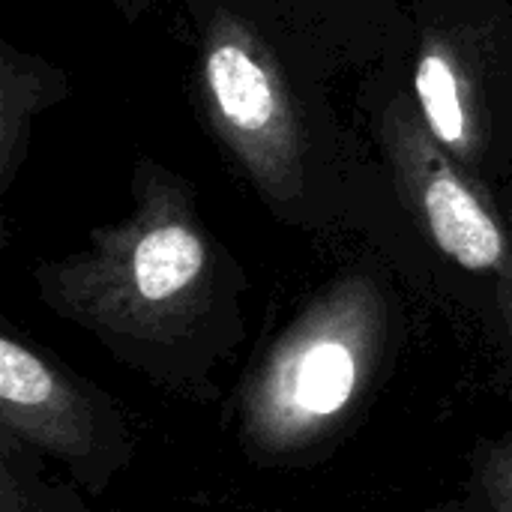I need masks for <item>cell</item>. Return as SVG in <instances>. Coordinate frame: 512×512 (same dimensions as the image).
<instances>
[{
  "label": "cell",
  "instance_id": "1",
  "mask_svg": "<svg viewBox=\"0 0 512 512\" xmlns=\"http://www.w3.org/2000/svg\"><path fill=\"white\" fill-rule=\"evenodd\" d=\"M33 279L54 315L96 336L156 390L198 405L222 396L216 372L243 333L237 285L174 180L147 174L129 219L39 264Z\"/></svg>",
  "mask_w": 512,
  "mask_h": 512
},
{
  "label": "cell",
  "instance_id": "2",
  "mask_svg": "<svg viewBox=\"0 0 512 512\" xmlns=\"http://www.w3.org/2000/svg\"><path fill=\"white\" fill-rule=\"evenodd\" d=\"M393 306L369 273L327 282L249 363L228 399L240 453L261 471L333 459L393 363Z\"/></svg>",
  "mask_w": 512,
  "mask_h": 512
},
{
  "label": "cell",
  "instance_id": "3",
  "mask_svg": "<svg viewBox=\"0 0 512 512\" xmlns=\"http://www.w3.org/2000/svg\"><path fill=\"white\" fill-rule=\"evenodd\" d=\"M0 432L57 462L87 495H105L135 462L126 408L12 327L0 333Z\"/></svg>",
  "mask_w": 512,
  "mask_h": 512
},
{
  "label": "cell",
  "instance_id": "4",
  "mask_svg": "<svg viewBox=\"0 0 512 512\" xmlns=\"http://www.w3.org/2000/svg\"><path fill=\"white\" fill-rule=\"evenodd\" d=\"M213 129L249 180L288 201L303 189V132L291 87L267 42L240 18H213L201 57Z\"/></svg>",
  "mask_w": 512,
  "mask_h": 512
},
{
  "label": "cell",
  "instance_id": "5",
  "mask_svg": "<svg viewBox=\"0 0 512 512\" xmlns=\"http://www.w3.org/2000/svg\"><path fill=\"white\" fill-rule=\"evenodd\" d=\"M387 150L405 204L429 240L459 270L492 282L501 339L512 351V234L432 138L426 123L402 102L387 114Z\"/></svg>",
  "mask_w": 512,
  "mask_h": 512
},
{
  "label": "cell",
  "instance_id": "6",
  "mask_svg": "<svg viewBox=\"0 0 512 512\" xmlns=\"http://www.w3.org/2000/svg\"><path fill=\"white\" fill-rule=\"evenodd\" d=\"M414 93L420 117L432 138L456 159L477 162L480 126L474 114V96L456 51L441 36H426L417 66Z\"/></svg>",
  "mask_w": 512,
  "mask_h": 512
},
{
  "label": "cell",
  "instance_id": "7",
  "mask_svg": "<svg viewBox=\"0 0 512 512\" xmlns=\"http://www.w3.org/2000/svg\"><path fill=\"white\" fill-rule=\"evenodd\" d=\"M87 492L48 474V459L0 432V512H90Z\"/></svg>",
  "mask_w": 512,
  "mask_h": 512
},
{
  "label": "cell",
  "instance_id": "8",
  "mask_svg": "<svg viewBox=\"0 0 512 512\" xmlns=\"http://www.w3.org/2000/svg\"><path fill=\"white\" fill-rule=\"evenodd\" d=\"M423 512H512V426L477 438L459 489Z\"/></svg>",
  "mask_w": 512,
  "mask_h": 512
},
{
  "label": "cell",
  "instance_id": "9",
  "mask_svg": "<svg viewBox=\"0 0 512 512\" xmlns=\"http://www.w3.org/2000/svg\"><path fill=\"white\" fill-rule=\"evenodd\" d=\"M27 60L15 57L12 48H3V69H0V99H3V156H0V168H3V183H9L12 171H15V147L21 141V123H27V117L33 114V108L45 99V81L39 72H27L24 69Z\"/></svg>",
  "mask_w": 512,
  "mask_h": 512
},
{
  "label": "cell",
  "instance_id": "10",
  "mask_svg": "<svg viewBox=\"0 0 512 512\" xmlns=\"http://www.w3.org/2000/svg\"><path fill=\"white\" fill-rule=\"evenodd\" d=\"M510 234H512V207H510Z\"/></svg>",
  "mask_w": 512,
  "mask_h": 512
}]
</instances>
